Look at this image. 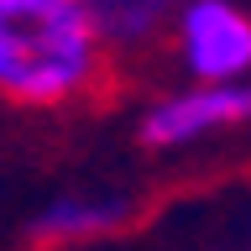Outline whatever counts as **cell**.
Listing matches in <instances>:
<instances>
[{"mask_svg":"<svg viewBox=\"0 0 251 251\" xmlns=\"http://www.w3.org/2000/svg\"><path fill=\"white\" fill-rule=\"evenodd\" d=\"M110 68L84 0H0V105H78L100 94Z\"/></svg>","mask_w":251,"mask_h":251,"instance_id":"obj_1","label":"cell"},{"mask_svg":"<svg viewBox=\"0 0 251 251\" xmlns=\"http://www.w3.org/2000/svg\"><path fill=\"white\" fill-rule=\"evenodd\" d=\"M251 126V78L246 84H188L157 94L136 121V141L147 152H183L199 141L230 136Z\"/></svg>","mask_w":251,"mask_h":251,"instance_id":"obj_2","label":"cell"},{"mask_svg":"<svg viewBox=\"0 0 251 251\" xmlns=\"http://www.w3.org/2000/svg\"><path fill=\"white\" fill-rule=\"evenodd\" d=\"M173 52L188 84L251 78V11L235 0H183L173 21Z\"/></svg>","mask_w":251,"mask_h":251,"instance_id":"obj_3","label":"cell"},{"mask_svg":"<svg viewBox=\"0 0 251 251\" xmlns=\"http://www.w3.org/2000/svg\"><path fill=\"white\" fill-rule=\"evenodd\" d=\"M94 16V31L105 42L110 63L141 58L162 37H173V21L183 11V0H84Z\"/></svg>","mask_w":251,"mask_h":251,"instance_id":"obj_4","label":"cell"},{"mask_svg":"<svg viewBox=\"0 0 251 251\" xmlns=\"http://www.w3.org/2000/svg\"><path fill=\"white\" fill-rule=\"evenodd\" d=\"M136 215V204L126 194H58L52 204L37 209L31 220V241L37 246H78V241H100V235L121 230Z\"/></svg>","mask_w":251,"mask_h":251,"instance_id":"obj_5","label":"cell"}]
</instances>
